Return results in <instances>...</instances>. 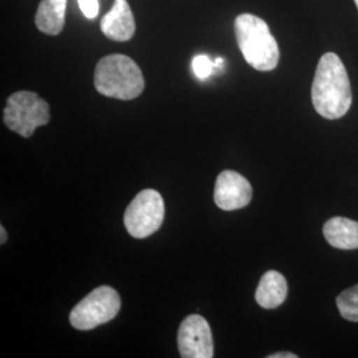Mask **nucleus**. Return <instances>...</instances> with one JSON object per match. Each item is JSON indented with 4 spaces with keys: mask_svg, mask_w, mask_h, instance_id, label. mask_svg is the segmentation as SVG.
Instances as JSON below:
<instances>
[{
    "mask_svg": "<svg viewBox=\"0 0 358 358\" xmlns=\"http://www.w3.org/2000/svg\"><path fill=\"white\" fill-rule=\"evenodd\" d=\"M312 103L327 120H338L352 105L350 81L341 59L328 52L321 56L312 84Z\"/></svg>",
    "mask_w": 358,
    "mask_h": 358,
    "instance_id": "f257e3e1",
    "label": "nucleus"
},
{
    "mask_svg": "<svg viewBox=\"0 0 358 358\" xmlns=\"http://www.w3.org/2000/svg\"><path fill=\"white\" fill-rule=\"evenodd\" d=\"M235 35L247 64L262 72L273 71L278 66L279 45L263 19L251 13L239 15L235 20Z\"/></svg>",
    "mask_w": 358,
    "mask_h": 358,
    "instance_id": "f03ea898",
    "label": "nucleus"
},
{
    "mask_svg": "<svg viewBox=\"0 0 358 358\" xmlns=\"http://www.w3.org/2000/svg\"><path fill=\"white\" fill-rule=\"evenodd\" d=\"M94 87L103 96L117 100L137 99L145 90L140 66L125 55H109L99 62L94 71Z\"/></svg>",
    "mask_w": 358,
    "mask_h": 358,
    "instance_id": "7ed1b4c3",
    "label": "nucleus"
},
{
    "mask_svg": "<svg viewBox=\"0 0 358 358\" xmlns=\"http://www.w3.org/2000/svg\"><path fill=\"white\" fill-rule=\"evenodd\" d=\"M50 118V105L34 92L13 93L4 108L6 127L24 138H29L38 127L47 125Z\"/></svg>",
    "mask_w": 358,
    "mask_h": 358,
    "instance_id": "20e7f679",
    "label": "nucleus"
},
{
    "mask_svg": "<svg viewBox=\"0 0 358 358\" xmlns=\"http://www.w3.org/2000/svg\"><path fill=\"white\" fill-rule=\"evenodd\" d=\"M121 309V297L112 287L101 285L85 296L69 315L78 331H90L113 320Z\"/></svg>",
    "mask_w": 358,
    "mask_h": 358,
    "instance_id": "39448f33",
    "label": "nucleus"
},
{
    "mask_svg": "<svg viewBox=\"0 0 358 358\" xmlns=\"http://www.w3.org/2000/svg\"><path fill=\"white\" fill-rule=\"evenodd\" d=\"M165 219V202L161 194L152 189L143 190L130 202L124 223L133 238L145 239L159 230Z\"/></svg>",
    "mask_w": 358,
    "mask_h": 358,
    "instance_id": "423d86ee",
    "label": "nucleus"
},
{
    "mask_svg": "<svg viewBox=\"0 0 358 358\" xmlns=\"http://www.w3.org/2000/svg\"><path fill=\"white\" fill-rule=\"evenodd\" d=\"M180 357L211 358L214 341L208 322L199 315H190L182 321L178 332Z\"/></svg>",
    "mask_w": 358,
    "mask_h": 358,
    "instance_id": "0eeeda50",
    "label": "nucleus"
},
{
    "mask_svg": "<svg viewBox=\"0 0 358 358\" xmlns=\"http://www.w3.org/2000/svg\"><path fill=\"white\" fill-rule=\"evenodd\" d=\"M252 199L251 183L242 174L226 170L217 176L214 190L215 205L224 211H234L250 205Z\"/></svg>",
    "mask_w": 358,
    "mask_h": 358,
    "instance_id": "6e6552de",
    "label": "nucleus"
},
{
    "mask_svg": "<svg viewBox=\"0 0 358 358\" xmlns=\"http://www.w3.org/2000/svg\"><path fill=\"white\" fill-rule=\"evenodd\" d=\"M103 35L115 41H128L134 36L136 22L127 0H115L113 7L101 19Z\"/></svg>",
    "mask_w": 358,
    "mask_h": 358,
    "instance_id": "1a4fd4ad",
    "label": "nucleus"
},
{
    "mask_svg": "<svg viewBox=\"0 0 358 358\" xmlns=\"http://www.w3.org/2000/svg\"><path fill=\"white\" fill-rule=\"evenodd\" d=\"M288 294L287 280L280 272H266L256 289V303L264 309H275L280 307Z\"/></svg>",
    "mask_w": 358,
    "mask_h": 358,
    "instance_id": "9d476101",
    "label": "nucleus"
},
{
    "mask_svg": "<svg viewBox=\"0 0 358 358\" xmlns=\"http://www.w3.org/2000/svg\"><path fill=\"white\" fill-rule=\"evenodd\" d=\"M327 242L338 250L358 248V222L344 217H334L324 224Z\"/></svg>",
    "mask_w": 358,
    "mask_h": 358,
    "instance_id": "9b49d317",
    "label": "nucleus"
},
{
    "mask_svg": "<svg viewBox=\"0 0 358 358\" xmlns=\"http://www.w3.org/2000/svg\"><path fill=\"white\" fill-rule=\"evenodd\" d=\"M66 0H41L35 16L38 29L50 36L59 35L65 24Z\"/></svg>",
    "mask_w": 358,
    "mask_h": 358,
    "instance_id": "f8f14e48",
    "label": "nucleus"
},
{
    "mask_svg": "<svg viewBox=\"0 0 358 358\" xmlns=\"http://www.w3.org/2000/svg\"><path fill=\"white\" fill-rule=\"evenodd\" d=\"M336 303L345 320L358 322V284L338 294Z\"/></svg>",
    "mask_w": 358,
    "mask_h": 358,
    "instance_id": "ddd939ff",
    "label": "nucleus"
},
{
    "mask_svg": "<svg viewBox=\"0 0 358 358\" xmlns=\"http://www.w3.org/2000/svg\"><path fill=\"white\" fill-rule=\"evenodd\" d=\"M214 69H215V64L206 55H198L192 59V71L195 76L201 80H206L207 77L211 76Z\"/></svg>",
    "mask_w": 358,
    "mask_h": 358,
    "instance_id": "4468645a",
    "label": "nucleus"
},
{
    "mask_svg": "<svg viewBox=\"0 0 358 358\" xmlns=\"http://www.w3.org/2000/svg\"><path fill=\"white\" fill-rule=\"evenodd\" d=\"M77 1L81 13H84L87 19L97 17V15L100 13L99 0H77Z\"/></svg>",
    "mask_w": 358,
    "mask_h": 358,
    "instance_id": "2eb2a0df",
    "label": "nucleus"
},
{
    "mask_svg": "<svg viewBox=\"0 0 358 358\" xmlns=\"http://www.w3.org/2000/svg\"><path fill=\"white\" fill-rule=\"evenodd\" d=\"M268 358H297L294 353H289V352H282V353H273L269 355Z\"/></svg>",
    "mask_w": 358,
    "mask_h": 358,
    "instance_id": "dca6fc26",
    "label": "nucleus"
},
{
    "mask_svg": "<svg viewBox=\"0 0 358 358\" xmlns=\"http://www.w3.org/2000/svg\"><path fill=\"white\" fill-rule=\"evenodd\" d=\"M0 234H1V238H0V243L4 244L6 243V241H7V232L4 230V227L1 226L0 227Z\"/></svg>",
    "mask_w": 358,
    "mask_h": 358,
    "instance_id": "f3484780",
    "label": "nucleus"
},
{
    "mask_svg": "<svg viewBox=\"0 0 358 358\" xmlns=\"http://www.w3.org/2000/svg\"><path fill=\"white\" fill-rule=\"evenodd\" d=\"M355 3H356V6H357V8H358V0H355Z\"/></svg>",
    "mask_w": 358,
    "mask_h": 358,
    "instance_id": "a211bd4d",
    "label": "nucleus"
}]
</instances>
